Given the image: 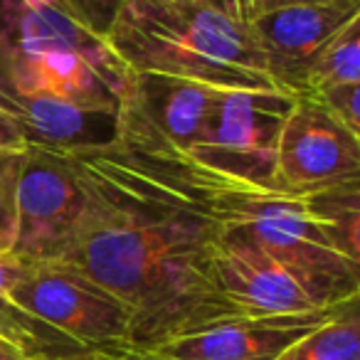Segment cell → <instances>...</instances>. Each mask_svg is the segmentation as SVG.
<instances>
[{"mask_svg":"<svg viewBox=\"0 0 360 360\" xmlns=\"http://www.w3.org/2000/svg\"><path fill=\"white\" fill-rule=\"evenodd\" d=\"M84 212L57 262L82 269L134 314V348L242 311L220 291L215 259L225 217L215 180L188 160L106 148L72 153Z\"/></svg>","mask_w":360,"mask_h":360,"instance_id":"obj_1","label":"cell"},{"mask_svg":"<svg viewBox=\"0 0 360 360\" xmlns=\"http://www.w3.org/2000/svg\"><path fill=\"white\" fill-rule=\"evenodd\" d=\"M104 42L129 72L215 89H274L250 22L193 0H124Z\"/></svg>","mask_w":360,"mask_h":360,"instance_id":"obj_2","label":"cell"},{"mask_svg":"<svg viewBox=\"0 0 360 360\" xmlns=\"http://www.w3.org/2000/svg\"><path fill=\"white\" fill-rule=\"evenodd\" d=\"M129 70L60 0H0V91L119 111Z\"/></svg>","mask_w":360,"mask_h":360,"instance_id":"obj_3","label":"cell"},{"mask_svg":"<svg viewBox=\"0 0 360 360\" xmlns=\"http://www.w3.org/2000/svg\"><path fill=\"white\" fill-rule=\"evenodd\" d=\"M215 180V202L225 232L250 240L284 264L319 306H338L360 296V264L340 257L309 220L299 198L284 191H255Z\"/></svg>","mask_w":360,"mask_h":360,"instance_id":"obj_4","label":"cell"},{"mask_svg":"<svg viewBox=\"0 0 360 360\" xmlns=\"http://www.w3.org/2000/svg\"><path fill=\"white\" fill-rule=\"evenodd\" d=\"M294 96L276 89H217L188 163L255 191H281L276 146Z\"/></svg>","mask_w":360,"mask_h":360,"instance_id":"obj_5","label":"cell"},{"mask_svg":"<svg viewBox=\"0 0 360 360\" xmlns=\"http://www.w3.org/2000/svg\"><path fill=\"white\" fill-rule=\"evenodd\" d=\"M8 299L89 353L134 348V314L67 262H35Z\"/></svg>","mask_w":360,"mask_h":360,"instance_id":"obj_6","label":"cell"},{"mask_svg":"<svg viewBox=\"0 0 360 360\" xmlns=\"http://www.w3.org/2000/svg\"><path fill=\"white\" fill-rule=\"evenodd\" d=\"M215 86L155 72H129L119 101V141L126 150L186 160L210 114Z\"/></svg>","mask_w":360,"mask_h":360,"instance_id":"obj_7","label":"cell"},{"mask_svg":"<svg viewBox=\"0 0 360 360\" xmlns=\"http://www.w3.org/2000/svg\"><path fill=\"white\" fill-rule=\"evenodd\" d=\"M84 202L75 155L27 146L18 183L13 252L32 262H57L79 225Z\"/></svg>","mask_w":360,"mask_h":360,"instance_id":"obj_8","label":"cell"},{"mask_svg":"<svg viewBox=\"0 0 360 360\" xmlns=\"http://www.w3.org/2000/svg\"><path fill=\"white\" fill-rule=\"evenodd\" d=\"M360 180V136L350 134L314 96L294 99L276 146V183L304 198Z\"/></svg>","mask_w":360,"mask_h":360,"instance_id":"obj_9","label":"cell"},{"mask_svg":"<svg viewBox=\"0 0 360 360\" xmlns=\"http://www.w3.org/2000/svg\"><path fill=\"white\" fill-rule=\"evenodd\" d=\"M355 15H360V0L279 8L257 15L250 27L271 86L294 99L309 94V72L316 55Z\"/></svg>","mask_w":360,"mask_h":360,"instance_id":"obj_10","label":"cell"},{"mask_svg":"<svg viewBox=\"0 0 360 360\" xmlns=\"http://www.w3.org/2000/svg\"><path fill=\"white\" fill-rule=\"evenodd\" d=\"M340 306L306 314L227 316L175 335L153 350L168 360H276L296 340L323 326Z\"/></svg>","mask_w":360,"mask_h":360,"instance_id":"obj_11","label":"cell"},{"mask_svg":"<svg viewBox=\"0 0 360 360\" xmlns=\"http://www.w3.org/2000/svg\"><path fill=\"white\" fill-rule=\"evenodd\" d=\"M215 276L220 291L242 314H306L323 309L284 264L235 232H222Z\"/></svg>","mask_w":360,"mask_h":360,"instance_id":"obj_12","label":"cell"},{"mask_svg":"<svg viewBox=\"0 0 360 360\" xmlns=\"http://www.w3.org/2000/svg\"><path fill=\"white\" fill-rule=\"evenodd\" d=\"M309 220L340 257L360 264V180L299 198Z\"/></svg>","mask_w":360,"mask_h":360,"instance_id":"obj_13","label":"cell"},{"mask_svg":"<svg viewBox=\"0 0 360 360\" xmlns=\"http://www.w3.org/2000/svg\"><path fill=\"white\" fill-rule=\"evenodd\" d=\"M276 360H360V296L350 299Z\"/></svg>","mask_w":360,"mask_h":360,"instance_id":"obj_14","label":"cell"},{"mask_svg":"<svg viewBox=\"0 0 360 360\" xmlns=\"http://www.w3.org/2000/svg\"><path fill=\"white\" fill-rule=\"evenodd\" d=\"M0 345H11L37 360H55L84 355L82 345L72 343L67 335L55 330L52 326L37 321L8 296H0Z\"/></svg>","mask_w":360,"mask_h":360,"instance_id":"obj_15","label":"cell"},{"mask_svg":"<svg viewBox=\"0 0 360 360\" xmlns=\"http://www.w3.org/2000/svg\"><path fill=\"white\" fill-rule=\"evenodd\" d=\"M330 84H360V15L350 18L311 65L309 94Z\"/></svg>","mask_w":360,"mask_h":360,"instance_id":"obj_16","label":"cell"},{"mask_svg":"<svg viewBox=\"0 0 360 360\" xmlns=\"http://www.w3.org/2000/svg\"><path fill=\"white\" fill-rule=\"evenodd\" d=\"M25 150H0V252H11L18 232V183Z\"/></svg>","mask_w":360,"mask_h":360,"instance_id":"obj_17","label":"cell"},{"mask_svg":"<svg viewBox=\"0 0 360 360\" xmlns=\"http://www.w3.org/2000/svg\"><path fill=\"white\" fill-rule=\"evenodd\" d=\"M333 119H338L350 134L360 136V84H330L311 91Z\"/></svg>","mask_w":360,"mask_h":360,"instance_id":"obj_18","label":"cell"},{"mask_svg":"<svg viewBox=\"0 0 360 360\" xmlns=\"http://www.w3.org/2000/svg\"><path fill=\"white\" fill-rule=\"evenodd\" d=\"M60 3L84 30H89L101 40L106 37L111 22L116 20L121 6H124V0H60Z\"/></svg>","mask_w":360,"mask_h":360,"instance_id":"obj_19","label":"cell"},{"mask_svg":"<svg viewBox=\"0 0 360 360\" xmlns=\"http://www.w3.org/2000/svg\"><path fill=\"white\" fill-rule=\"evenodd\" d=\"M35 262L15 252H0V296H11L32 271Z\"/></svg>","mask_w":360,"mask_h":360,"instance_id":"obj_20","label":"cell"},{"mask_svg":"<svg viewBox=\"0 0 360 360\" xmlns=\"http://www.w3.org/2000/svg\"><path fill=\"white\" fill-rule=\"evenodd\" d=\"M193 3H200V6L212 8V11H220L222 15L240 22H252V18H255L252 0H193Z\"/></svg>","mask_w":360,"mask_h":360,"instance_id":"obj_21","label":"cell"},{"mask_svg":"<svg viewBox=\"0 0 360 360\" xmlns=\"http://www.w3.org/2000/svg\"><path fill=\"white\" fill-rule=\"evenodd\" d=\"M27 143L18 124L0 109V150H25Z\"/></svg>","mask_w":360,"mask_h":360,"instance_id":"obj_22","label":"cell"},{"mask_svg":"<svg viewBox=\"0 0 360 360\" xmlns=\"http://www.w3.org/2000/svg\"><path fill=\"white\" fill-rule=\"evenodd\" d=\"M321 3H333V0H252V13L264 15V13L279 11V8H294V6H321ZM252 18V20H255Z\"/></svg>","mask_w":360,"mask_h":360,"instance_id":"obj_23","label":"cell"},{"mask_svg":"<svg viewBox=\"0 0 360 360\" xmlns=\"http://www.w3.org/2000/svg\"><path fill=\"white\" fill-rule=\"evenodd\" d=\"M99 360H168L155 350L143 348H119V350H96Z\"/></svg>","mask_w":360,"mask_h":360,"instance_id":"obj_24","label":"cell"},{"mask_svg":"<svg viewBox=\"0 0 360 360\" xmlns=\"http://www.w3.org/2000/svg\"><path fill=\"white\" fill-rule=\"evenodd\" d=\"M0 360H37V358L22 353L18 348H11V345H0Z\"/></svg>","mask_w":360,"mask_h":360,"instance_id":"obj_25","label":"cell"},{"mask_svg":"<svg viewBox=\"0 0 360 360\" xmlns=\"http://www.w3.org/2000/svg\"><path fill=\"white\" fill-rule=\"evenodd\" d=\"M55 360H99V353H84V355H72V358H55Z\"/></svg>","mask_w":360,"mask_h":360,"instance_id":"obj_26","label":"cell"}]
</instances>
